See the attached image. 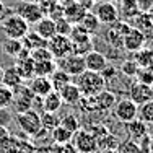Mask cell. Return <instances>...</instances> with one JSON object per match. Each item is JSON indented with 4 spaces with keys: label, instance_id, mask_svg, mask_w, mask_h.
Wrapping results in <instances>:
<instances>
[{
    "label": "cell",
    "instance_id": "1",
    "mask_svg": "<svg viewBox=\"0 0 153 153\" xmlns=\"http://www.w3.org/2000/svg\"><path fill=\"white\" fill-rule=\"evenodd\" d=\"M75 85L78 86L82 96H96L100 91H103L106 88V80L103 78V75L98 72H90L85 70L82 72L78 76H75Z\"/></svg>",
    "mask_w": 153,
    "mask_h": 153
},
{
    "label": "cell",
    "instance_id": "2",
    "mask_svg": "<svg viewBox=\"0 0 153 153\" xmlns=\"http://www.w3.org/2000/svg\"><path fill=\"white\" fill-rule=\"evenodd\" d=\"M2 31L10 39H23L30 31V25L23 20L16 12L10 13L2 18Z\"/></svg>",
    "mask_w": 153,
    "mask_h": 153
},
{
    "label": "cell",
    "instance_id": "3",
    "mask_svg": "<svg viewBox=\"0 0 153 153\" xmlns=\"http://www.w3.org/2000/svg\"><path fill=\"white\" fill-rule=\"evenodd\" d=\"M16 124L20 130L26 135H38L41 132V117H39L38 111L34 109H28L25 112H18L16 114Z\"/></svg>",
    "mask_w": 153,
    "mask_h": 153
},
{
    "label": "cell",
    "instance_id": "4",
    "mask_svg": "<svg viewBox=\"0 0 153 153\" xmlns=\"http://www.w3.org/2000/svg\"><path fill=\"white\" fill-rule=\"evenodd\" d=\"M15 12L26 21L28 25H36L42 16L46 15L44 8H42L41 3L33 2V0H23V2L18 3V7L15 8Z\"/></svg>",
    "mask_w": 153,
    "mask_h": 153
},
{
    "label": "cell",
    "instance_id": "5",
    "mask_svg": "<svg viewBox=\"0 0 153 153\" xmlns=\"http://www.w3.org/2000/svg\"><path fill=\"white\" fill-rule=\"evenodd\" d=\"M34 94L30 90L28 85H18L16 88H13V101L12 106L15 109V112H25L28 109H33V103H34Z\"/></svg>",
    "mask_w": 153,
    "mask_h": 153
},
{
    "label": "cell",
    "instance_id": "6",
    "mask_svg": "<svg viewBox=\"0 0 153 153\" xmlns=\"http://www.w3.org/2000/svg\"><path fill=\"white\" fill-rule=\"evenodd\" d=\"M137 112H138V106L130 98H122V100L116 101V104L112 106L114 117L122 124H127V122L132 121V119H135Z\"/></svg>",
    "mask_w": 153,
    "mask_h": 153
},
{
    "label": "cell",
    "instance_id": "7",
    "mask_svg": "<svg viewBox=\"0 0 153 153\" xmlns=\"http://www.w3.org/2000/svg\"><path fill=\"white\" fill-rule=\"evenodd\" d=\"M57 68L64 70L65 74H68L70 76H78L82 72H85V60H83V56H78V54H67V56L57 59Z\"/></svg>",
    "mask_w": 153,
    "mask_h": 153
},
{
    "label": "cell",
    "instance_id": "8",
    "mask_svg": "<svg viewBox=\"0 0 153 153\" xmlns=\"http://www.w3.org/2000/svg\"><path fill=\"white\" fill-rule=\"evenodd\" d=\"M72 145L76 148L78 153H96V150H98L96 137H94L90 130L78 129L74 135H72Z\"/></svg>",
    "mask_w": 153,
    "mask_h": 153
},
{
    "label": "cell",
    "instance_id": "9",
    "mask_svg": "<svg viewBox=\"0 0 153 153\" xmlns=\"http://www.w3.org/2000/svg\"><path fill=\"white\" fill-rule=\"evenodd\" d=\"M93 13L96 15L101 25H112L114 21L119 20V10L116 7V3L111 2V0H100V2H96Z\"/></svg>",
    "mask_w": 153,
    "mask_h": 153
},
{
    "label": "cell",
    "instance_id": "10",
    "mask_svg": "<svg viewBox=\"0 0 153 153\" xmlns=\"http://www.w3.org/2000/svg\"><path fill=\"white\" fill-rule=\"evenodd\" d=\"M47 49L51 51L54 59H60L72 52V41L68 36L54 34L51 39H47Z\"/></svg>",
    "mask_w": 153,
    "mask_h": 153
},
{
    "label": "cell",
    "instance_id": "11",
    "mask_svg": "<svg viewBox=\"0 0 153 153\" xmlns=\"http://www.w3.org/2000/svg\"><path fill=\"white\" fill-rule=\"evenodd\" d=\"M130 25L127 21H114L112 25H109V30L106 31V41L109 42L111 46H116V47H121L122 46V39L124 36L129 33L130 30Z\"/></svg>",
    "mask_w": 153,
    "mask_h": 153
},
{
    "label": "cell",
    "instance_id": "12",
    "mask_svg": "<svg viewBox=\"0 0 153 153\" xmlns=\"http://www.w3.org/2000/svg\"><path fill=\"white\" fill-rule=\"evenodd\" d=\"M129 98L137 104V106H140V104H143V103H147V101L153 100V88H152V85H145V83H140V82L132 83L130 88H129Z\"/></svg>",
    "mask_w": 153,
    "mask_h": 153
},
{
    "label": "cell",
    "instance_id": "13",
    "mask_svg": "<svg viewBox=\"0 0 153 153\" xmlns=\"http://www.w3.org/2000/svg\"><path fill=\"white\" fill-rule=\"evenodd\" d=\"M145 41H147V38H145L143 33L132 26L129 30V33L124 36L122 47H124V49H127L129 52H137V51H140L142 47L145 46Z\"/></svg>",
    "mask_w": 153,
    "mask_h": 153
},
{
    "label": "cell",
    "instance_id": "14",
    "mask_svg": "<svg viewBox=\"0 0 153 153\" xmlns=\"http://www.w3.org/2000/svg\"><path fill=\"white\" fill-rule=\"evenodd\" d=\"M62 7H64V18L67 21H70L72 25H78L80 21H82V18L85 16V13L88 12V10H86L80 2H76V0H68V3H65V5H62Z\"/></svg>",
    "mask_w": 153,
    "mask_h": 153
},
{
    "label": "cell",
    "instance_id": "15",
    "mask_svg": "<svg viewBox=\"0 0 153 153\" xmlns=\"http://www.w3.org/2000/svg\"><path fill=\"white\" fill-rule=\"evenodd\" d=\"M83 60H85V68L86 70L98 72V74H101L108 65L106 56L101 54V52H98V51H90V52H86L85 56H83Z\"/></svg>",
    "mask_w": 153,
    "mask_h": 153
},
{
    "label": "cell",
    "instance_id": "16",
    "mask_svg": "<svg viewBox=\"0 0 153 153\" xmlns=\"http://www.w3.org/2000/svg\"><path fill=\"white\" fill-rule=\"evenodd\" d=\"M30 90L33 91V94L38 98H44L46 94H49L52 91V85H51V80L49 76H38L34 75L30 80Z\"/></svg>",
    "mask_w": 153,
    "mask_h": 153
},
{
    "label": "cell",
    "instance_id": "17",
    "mask_svg": "<svg viewBox=\"0 0 153 153\" xmlns=\"http://www.w3.org/2000/svg\"><path fill=\"white\" fill-rule=\"evenodd\" d=\"M93 101H94V109H98V111H109L116 104L117 98H116V93L104 88L96 96H93Z\"/></svg>",
    "mask_w": 153,
    "mask_h": 153
},
{
    "label": "cell",
    "instance_id": "18",
    "mask_svg": "<svg viewBox=\"0 0 153 153\" xmlns=\"http://www.w3.org/2000/svg\"><path fill=\"white\" fill-rule=\"evenodd\" d=\"M34 33L39 34L42 39H51L54 34H56V20H52L51 16L44 15L38 23L34 25Z\"/></svg>",
    "mask_w": 153,
    "mask_h": 153
},
{
    "label": "cell",
    "instance_id": "19",
    "mask_svg": "<svg viewBox=\"0 0 153 153\" xmlns=\"http://www.w3.org/2000/svg\"><path fill=\"white\" fill-rule=\"evenodd\" d=\"M59 94L62 98V103H65V104H76L80 101V98H82V93H80L78 86L74 82L67 83L64 88H60Z\"/></svg>",
    "mask_w": 153,
    "mask_h": 153
},
{
    "label": "cell",
    "instance_id": "20",
    "mask_svg": "<svg viewBox=\"0 0 153 153\" xmlns=\"http://www.w3.org/2000/svg\"><path fill=\"white\" fill-rule=\"evenodd\" d=\"M25 80H23V76L20 75V72H18V68L15 67V65H12V67H8V68H3V75H2V82L0 83H3V85H7L8 88H16L18 85H21Z\"/></svg>",
    "mask_w": 153,
    "mask_h": 153
},
{
    "label": "cell",
    "instance_id": "21",
    "mask_svg": "<svg viewBox=\"0 0 153 153\" xmlns=\"http://www.w3.org/2000/svg\"><path fill=\"white\" fill-rule=\"evenodd\" d=\"M127 127V134H129V137L132 138V140H138V138H142L145 135V134H148V126L145 124L143 121H140L138 117L132 119L130 122L126 124Z\"/></svg>",
    "mask_w": 153,
    "mask_h": 153
},
{
    "label": "cell",
    "instance_id": "22",
    "mask_svg": "<svg viewBox=\"0 0 153 153\" xmlns=\"http://www.w3.org/2000/svg\"><path fill=\"white\" fill-rule=\"evenodd\" d=\"M62 104L64 103H62V98H60L59 91H54V90L42 98V109L47 112H59Z\"/></svg>",
    "mask_w": 153,
    "mask_h": 153
},
{
    "label": "cell",
    "instance_id": "23",
    "mask_svg": "<svg viewBox=\"0 0 153 153\" xmlns=\"http://www.w3.org/2000/svg\"><path fill=\"white\" fill-rule=\"evenodd\" d=\"M80 26L83 28L88 34H94V33H98V30H100V26H101V23H100V20L96 18V15H94L93 12H86L85 13V16L82 18V21H80Z\"/></svg>",
    "mask_w": 153,
    "mask_h": 153
},
{
    "label": "cell",
    "instance_id": "24",
    "mask_svg": "<svg viewBox=\"0 0 153 153\" xmlns=\"http://www.w3.org/2000/svg\"><path fill=\"white\" fill-rule=\"evenodd\" d=\"M39 117H41V129L44 130V132H49V134L60 124V117L57 116V112L44 111L42 114H39Z\"/></svg>",
    "mask_w": 153,
    "mask_h": 153
},
{
    "label": "cell",
    "instance_id": "25",
    "mask_svg": "<svg viewBox=\"0 0 153 153\" xmlns=\"http://www.w3.org/2000/svg\"><path fill=\"white\" fill-rule=\"evenodd\" d=\"M51 80V85H52V90L54 91H59L60 88H64L67 83L72 82V76L68 74H65L64 70H60V68H56L54 70V74L49 76Z\"/></svg>",
    "mask_w": 153,
    "mask_h": 153
},
{
    "label": "cell",
    "instance_id": "26",
    "mask_svg": "<svg viewBox=\"0 0 153 153\" xmlns=\"http://www.w3.org/2000/svg\"><path fill=\"white\" fill-rule=\"evenodd\" d=\"M57 68V64L54 60H38L34 62V75L38 76H51Z\"/></svg>",
    "mask_w": 153,
    "mask_h": 153
},
{
    "label": "cell",
    "instance_id": "27",
    "mask_svg": "<svg viewBox=\"0 0 153 153\" xmlns=\"http://www.w3.org/2000/svg\"><path fill=\"white\" fill-rule=\"evenodd\" d=\"M121 2V5H119V16H124V18H132L140 13V10H138L137 7V0H119Z\"/></svg>",
    "mask_w": 153,
    "mask_h": 153
},
{
    "label": "cell",
    "instance_id": "28",
    "mask_svg": "<svg viewBox=\"0 0 153 153\" xmlns=\"http://www.w3.org/2000/svg\"><path fill=\"white\" fill-rule=\"evenodd\" d=\"M137 117L140 119V121H143L147 126H153V100L138 106Z\"/></svg>",
    "mask_w": 153,
    "mask_h": 153
},
{
    "label": "cell",
    "instance_id": "29",
    "mask_svg": "<svg viewBox=\"0 0 153 153\" xmlns=\"http://www.w3.org/2000/svg\"><path fill=\"white\" fill-rule=\"evenodd\" d=\"M96 142H98V148H101V150H104V152L117 150V145H119V140L112 135V134H109V132L103 134L101 137H98Z\"/></svg>",
    "mask_w": 153,
    "mask_h": 153
},
{
    "label": "cell",
    "instance_id": "30",
    "mask_svg": "<svg viewBox=\"0 0 153 153\" xmlns=\"http://www.w3.org/2000/svg\"><path fill=\"white\" fill-rule=\"evenodd\" d=\"M21 49H23V42H21V39H10V38H7V41L2 44V51L7 54V56L13 57V59H15L18 54L21 52Z\"/></svg>",
    "mask_w": 153,
    "mask_h": 153
},
{
    "label": "cell",
    "instance_id": "31",
    "mask_svg": "<svg viewBox=\"0 0 153 153\" xmlns=\"http://www.w3.org/2000/svg\"><path fill=\"white\" fill-rule=\"evenodd\" d=\"M72 135H74V134L68 132L67 129H64L62 126H57L56 129L51 132L52 142H54L56 145H64V143H68V142H72Z\"/></svg>",
    "mask_w": 153,
    "mask_h": 153
},
{
    "label": "cell",
    "instance_id": "32",
    "mask_svg": "<svg viewBox=\"0 0 153 153\" xmlns=\"http://www.w3.org/2000/svg\"><path fill=\"white\" fill-rule=\"evenodd\" d=\"M135 62L138 67H153V51L142 47L135 54Z\"/></svg>",
    "mask_w": 153,
    "mask_h": 153
},
{
    "label": "cell",
    "instance_id": "33",
    "mask_svg": "<svg viewBox=\"0 0 153 153\" xmlns=\"http://www.w3.org/2000/svg\"><path fill=\"white\" fill-rule=\"evenodd\" d=\"M68 38H70L72 44H76V42H83V41L91 39V34H88V33L80 26V25H74V26H72L70 34H68Z\"/></svg>",
    "mask_w": 153,
    "mask_h": 153
},
{
    "label": "cell",
    "instance_id": "34",
    "mask_svg": "<svg viewBox=\"0 0 153 153\" xmlns=\"http://www.w3.org/2000/svg\"><path fill=\"white\" fill-rule=\"evenodd\" d=\"M59 126H62L64 129H67L68 132L75 134L76 130L80 129V121H78V117H76L75 114H65L64 117H60Z\"/></svg>",
    "mask_w": 153,
    "mask_h": 153
},
{
    "label": "cell",
    "instance_id": "35",
    "mask_svg": "<svg viewBox=\"0 0 153 153\" xmlns=\"http://www.w3.org/2000/svg\"><path fill=\"white\" fill-rule=\"evenodd\" d=\"M12 101H13V90L3 85V83H0V109L10 108Z\"/></svg>",
    "mask_w": 153,
    "mask_h": 153
},
{
    "label": "cell",
    "instance_id": "36",
    "mask_svg": "<svg viewBox=\"0 0 153 153\" xmlns=\"http://www.w3.org/2000/svg\"><path fill=\"white\" fill-rule=\"evenodd\" d=\"M117 153H142V150H140V147H138V143L135 140L127 138V140H124V142H119Z\"/></svg>",
    "mask_w": 153,
    "mask_h": 153
},
{
    "label": "cell",
    "instance_id": "37",
    "mask_svg": "<svg viewBox=\"0 0 153 153\" xmlns=\"http://www.w3.org/2000/svg\"><path fill=\"white\" fill-rule=\"evenodd\" d=\"M137 82L145 85H153V68L152 67H138L137 72Z\"/></svg>",
    "mask_w": 153,
    "mask_h": 153
},
{
    "label": "cell",
    "instance_id": "38",
    "mask_svg": "<svg viewBox=\"0 0 153 153\" xmlns=\"http://www.w3.org/2000/svg\"><path fill=\"white\" fill-rule=\"evenodd\" d=\"M30 56H31V59L34 62H38V60H54L52 54H51V51L47 49V47H38V49H33V51H30Z\"/></svg>",
    "mask_w": 153,
    "mask_h": 153
},
{
    "label": "cell",
    "instance_id": "39",
    "mask_svg": "<svg viewBox=\"0 0 153 153\" xmlns=\"http://www.w3.org/2000/svg\"><path fill=\"white\" fill-rule=\"evenodd\" d=\"M137 72H138V65H137L135 60H126V62H122V65H121V74L122 75L129 76V78H134V76L137 75Z\"/></svg>",
    "mask_w": 153,
    "mask_h": 153
},
{
    "label": "cell",
    "instance_id": "40",
    "mask_svg": "<svg viewBox=\"0 0 153 153\" xmlns=\"http://www.w3.org/2000/svg\"><path fill=\"white\" fill-rule=\"evenodd\" d=\"M72 26L74 25L70 21H67L64 16L62 18H57L56 20V34H64V36H68L72 31Z\"/></svg>",
    "mask_w": 153,
    "mask_h": 153
},
{
    "label": "cell",
    "instance_id": "41",
    "mask_svg": "<svg viewBox=\"0 0 153 153\" xmlns=\"http://www.w3.org/2000/svg\"><path fill=\"white\" fill-rule=\"evenodd\" d=\"M54 153H78L76 148L72 145V142L68 143H64V145H57V148L54 150Z\"/></svg>",
    "mask_w": 153,
    "mask_h": 153
},
{
    "label": "cell",
    "instance_id": "42",
    "mask_svg": "<svg viewBox=\"0 0 153 153\" xmlns=\"http://www.w3.org/2000/svg\"><path fill=\"white\" fill-rule=\"evenodd\" d=\"M5 13H7V7H5V3H3V0H0V21L5 16Z\"/></svg>",
    "mask_w": 153,
    "mask_h": 153
},
{
    "label": "cell",
    "instance_id": "43",
    "mask_svg": "<svg viewBox=\"0 0 153 153\" xmlns=\"http://www.w3.org/2000/svg\"><path fill=\"white\" fill-rule=\"evenodd\" d=\"M148 153H153V135H152V142H150V147H148Z\"/></svg>",
    "mask_w": 153,
    "mask_h": 153
},
{
    "label": "cell",
    "instance_id": "44",
    "mask_svg": "<svg viewBox=\"0 0 153 153\" xmlns=\"http://www.w3.org/2000/svg\"><path fill=\"white\" fill-rule=\"evenodd\" d=\"M2 75H3V68L0 67V82H2Z\"/></svg>",
    "mask_w": 153,
    "mask_h": 153
},
{
    "label": "cell",
    "instance_id": "45",
    "mask_svg": "<svg viewBox=\"0 0 153 153\" xmlns=\"http://www.w3.org/2000/svg\"><path fill=\"white\" fill-rule=\"evenodd\" d=\"M104 153H117V150H108V152H104Z\"/></svg>",
    "mask_w": 153,
    "mask_h": 153
},
{
    "label": "cell",
    "instance_id": "46",
    "mask_svg": "<svg viewBox=\"0 0 153 153\" xmlns=\"http://www.w3.org/2000/svg\"><path fill=\"white\" fill-rule=\"evenodd\" d=\"M91 2H93V3H94V2H100V0H91Z\"/></svg>",
    "mask_w": 153,
    "mask_h": 153
},
{
    "label": "cell",
    "instance_id": "47",
    "mask_svg": "<svg viewBox=\"0 0 153 153\" xmlns=\"http://www.w3.org/2000/svg\"><path fill=\"white\" fill-rule=\"evenodd\" d=\"M111 2H114V0H111Z\"/></svg>",
    "mask_w": 153,
    "mask_h": 153
}]
</instances>
